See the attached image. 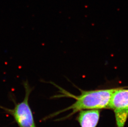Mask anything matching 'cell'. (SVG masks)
<instances>
[{"label":"cell","instance_id":"cell-2","mask_svg":"<svg viewBox=\"0 0 128 127\" xmlns=\"http://www.w3.org/2000/svg\"><path fill=\"white\" fill-rule=\"evenodd\" d=\"M26 95L23 101L20 103H14L13 109H10L0 106V108L14 118L19 127H36L34 121L32 112L29 104V98L32 88L28 84V81L23 83Z\"/></svg>","mask_w":128,"mask_h":127},{"label":"cell","instance_id":"cell-4","mask_svg":"<svg viewBox=\"0 0 128 127\" xmlns=\"http://www.w3.org/2000/svg\"><path fill=\"white\" fill-rule=\"evenodd\" d=\"M99 109H90L79 112L77 120L81 127H96L99 121Z\"/></svg>","mask_w":128,"mask_h":127},{"label":"cell","instance_id":"cell-3","mask_svg":"<svg viewBox=\"0 0 128 127\" xmlns=\"http://www.w3.org/2000/svg\"><path fill=\"white\" fill-rule=\"evenodd\" d=\"M109 109L114 112L117 127H124L128 118V89L116 88L113 93Z\"/></svg>","mask_w":128,"mask_h":127},{"label":"cell","instance_id":"cell-1","mask_svg":"<svg viewBox=\"0 0 128 127\" xmlns=\"http://www.w3.org/2000/svg\"><path fill=\"white\" fill-rule=\"evenodd\" d=\"M52 83L54 85L56 86L57 88L60 90L61 93L64 94V95L60 96H70L74 97L76 100L70 107L47 116L44 119V120L54 117L60 113L68 110H72V111L70 114L63 119H67L80 111L109 109V104L112 96L116 88L100 89L89 91H84L81 90L80 95L78 96H74L71 94L69 95L67 93L66 91L62 89V88L54 83Z\"/></svg>","mask_w":128,"mask_h":127}]
</instances>
